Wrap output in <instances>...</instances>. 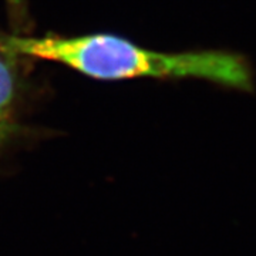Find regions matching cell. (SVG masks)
Returning <instances> with one entry per match:
<instances>
[{
    "label": "cell",
    "instance_id": "cell-1",
    "mask_svg": "<svg viewBox=\"0 0 256 256\" xmlns=\"http://www.w3.org/2000/svg\"><path fill=\"white\" fill-rule=\"evenodd\" d=\"M0 47L23 58L63 64L97 80L202 78L246 90L250 74L238 56L220 52L164 53L110 33L18 36L0 33Z\"/></svg>",
    "mask_w": 256,
    "mask_h": 256
},
{
    "label": "cell",
    "instance_id": "cell-2",
    "mask_svg": "<svg viewBox=\"0 0 256 256\" xmlns=\"http://www.w3.org/2000/svg\"><path fill=\"white\" fill-rule=\"evenodd\" d=\"M22 60L23 57L0 47V150L9 142L18 126Z\"/></svg>",
    "mask_w": 256,
    "mask_h": 256
}]
</instances>
